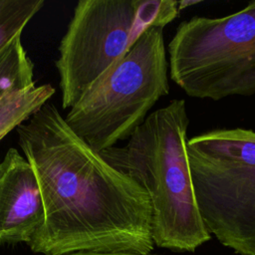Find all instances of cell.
<instances>
[{"label": "cell", "instance_id": "1", "mask_svg": "<svg viewBox=\"0 0 255 255\" xmlns=\"http://www.w3.org/2000/svg\"><path fill=\"white\" fill-rule=\"evenodd\" d=\"M15 130L45 209L44 222L28 243L34 253L149 254L154 243L147 193L82 139L54 104Z\"/></svg>", "mask_w": 255, "mask_h": 255}, {"label": "cell", "instance_id": "2", "mask_svg": "<svg viewBox=\"0 0 255 255\" xmlns=\"http://www.w3.org/2000/svg\"><path fill=\"white\" fill-rule=\"evenodd\" d=\"M188 125L185 101L171 100L150 113L125 145L113 146L101 155L147 193L153 243L174 251L193 252L211 236L193 186Z\"/></svg>", "mask_w": 255, "mask_h": 255}, {"label": "cell", "instance_id": "3", "mask_svg": "<svg viewBox=\"0 0 255 255\" xmlns=\"http://www.w3.org/2000/svg\"><path fill=\"white\" fill-rule=\"evenodd\" d=\"M167 68L163 27H149L69 110L66 123L100 153L128 140L169 93Z\"/></svg>", "mask_w": 255, "mask_h": 255}, {"label": "cell", "instance_id": "4", "mask_svg": "<svg viewBox=\"0 0 255 255\" xmlns=\"http://www.w3.org/2000/svg\"><path fill=\"white\" fill-rule=\"evenodd\" d=\"M173 0H80L58 47L61 105L70 110L149 27L178 15Z\"/></svg>", "mask_w": 255, "mask_h": 255}, {"label": "cell", "instance_id": "5", "mask_svg": "<svg viewBox=\"0 0 255 255\" xmlns=\"http://www.w3.org/2000/svg\"><path fill=\"white\" fill-rule=\"evenodd\" d=\"M170 79L189 97L255 94V1L227 16H193L167 45Z\"/></svg>", "mask_w": 255, "mask_h": 255}, {"label": "cell", "instance_id": "6", "mask_svg": "<svg viewBox=\"0 0 255 255\" xmlns=\"http://www.w3.org/2000/svg\"><path fill=\"white\" fill-rule=\"evenodd\" d=\"M197 204L210 234L255 255V165L219 159L187 146Z\"/></svg>", "mask_w": 255, "mask_h": 255}, {"label": "cell", "instance_id": "7", "mask_svg": "<svg viewBox=\"0 0 255 255\" xmlns=\"http://www.w3.org/2000/svg\"><path fill=\"white\" fill-rule=\"evenodd\" d=\"M44 218L35 171L17 148L10 147L0 161V242L28 244Z\"/></svg>", "mask_w": 255, "mask_h": 255}, {"label": "cell", "instance_id": "8", "mask_svg": "<svg viewBox=\"0 0 255 255\" xmlns=\"http://www.w3.org/2000/svg\"><path fill=\"white\" fill-rule=\"evenodd\" d=\"M187 146L210 157L255 165V131L252 129H211L189 138Z\"/></svg>", "mask_w": 255, "mask_h": 255}, {"label": "cell", "instance_id": "9", "mask_svg": "<svg viewBox=\"0 0 255 255\" xmlns=\"http://www.w3.org/2000/svg\"><path fill=\"white\" fill-rule=\"evenodd\" d=\"M55 92L50 84H43L10 92L1 98L0 140L49 103Z\"/></svg>", "mask_w": 255, "mask_h": 255}, {"label": "cell", "instance_id": "10", "mask_svg": "<svg viewBox=\"0 0 255 255\" xmlns=\"http://www.w3.org/2000/svg\"><path fill=\"white\" fill-rule=\"evenodd\" d=\"M35 85L34 63L23 46L22 35H18L0 51V99Z\"/></svg>", "mask_w": 255, "mask_h": 255}, {"label": "cell", "instance_id": "11", "mask_svg": "<svg viewBox=\"0 0 255 255\" xmlns=\"http://www.w3.org/2000/svg\"><path fill=\"white\" fill-rule=\"evenodd\" d=\"M44 4V0H0V51L22 35Z\"/></svg>", "mask_w": 255, "mask_h": 255}, {"label": "cell", "instance_id": "12", "mask_svg": "<svg viewBox=\"0 0 255 255\" xmlns=\"http://www.w3.org/2000/svg\"><path fill=\"white\" fill-rule=\"evenodd\" d=\"M66 255H142V254H134L128 252H74ZM150 255V254H146Z\"/></svg>", "mask_w": 255, "mask_h": 255}]
</instances>
